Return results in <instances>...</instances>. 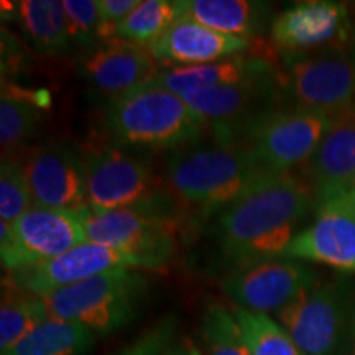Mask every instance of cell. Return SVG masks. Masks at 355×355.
<instances>
[{
    "mask_svg": "<svg viewBox=\"0 0 355 355\" xmlns=\"http://www.w3.org/2000/svg\"><path fill=\"white\" fill-rule=\"evenodd\" d=\"M354 109H355V107H354Z\"/></svg>",
    "mask_w": 355,
    "mask_h": 355,
    "instance_id": "cell-37",
    "label": "cell"
},
{
    "mask_svg": "<svg viewBox=\"0 0 355 355\" xmlns=\"http://www.w3.org/2000/svg\"><path fill=\"white\" fill-rule=\"evenodd\" d=\"M158 71L148 48L119 38L96 44L79 60V74L107 101L152 81Z\"/></svg>",
    "mask_w": 355,
    "mask_h": 355,
    "instance_id": "cell-17",
    "label": "cell"
},
{
    "mask_svg": "<svg viewBox=\"0 0 355 355\" xmlns=\"http://www.w3.org/2000/svg\"><path fill=\"white\" fill-rule=\"evenodd\" d=\"M148 50L158 64L183 68L243 55L252 50V42L219 33L183 15Z\"/></svg>",
    "mask_w": 355,
    "mask_h": 355,
    "instance_id": "cell-18",
    "label": "cell"
},
{
    "mask_svg": "<svg viewBox=\"0 0 355 355\" xmlns=\"http://www.w3.org/2000/svg\"><path fill=\"white\" fill-rule=\"evenodd\" d=\"M84 242V211L32 206L13 224L0 220V255L6 272L56 259Z\"/></svg>",
    "mask_w": 355,
    "mask_h": 355,
    "instance_id": "cell-10",
    "label": "cell"
},
{
    "mask_svg": "<svg viewBox=\"0 0 355 355\" xmlns=\"http://www.w3.org/2000/svg\"><path fill=\"white\" fill-rule=\"evenodd\" d=\"M176 318L166 316L114 355H168L176 344Z\"/></svg>",
    "mask_w": 355,
    "mask_h": 355,
    "instance_id": "cell-31",
    "label": "cell"
},
{
    "mask_svg": "<svg viewBox=\"0 0 355 355\" xmlns=\"http://www.w3.org/2000/svg\"><path fill=\"white\" fill-rule=\"evenodd\" d=\"M278 74H282V69L273 60L248 51L214 63L159 69L153 79L163 87L181 96L193 89L234 86Z\"/></svg>",
    "mask_w": 355,
    "mask_h": 355,
    "instance_id": "cell-19",
    "label": "cell"
},
{
    "mask_svg": "<svg viewBox=\"0 0 355 355\" xmlns=\"http://www.w3.org/2000/svg\"><path fill=\"white\" fill-rule=\"evenodd\" d=\"M44 319H48V313L42 296L3 283L0 306V354H6L19 344Z\"/></svg>",
    "mask_w": 355,
    "mask_h": 355,
    "instance_id": "cell-25",
    "label": "cell"
},
{
    "mask_svg": "<svg viewBox=\"0 0 355 355\" xmlns=\"http://www.w3.org/2000/svg\"><path fill=\"white\" fill-rule=\"evenodd\" d=\"M175 198L148 206L96 212L84 209L86 242L128 252L145 263V268L166 266L178 254L180 219Z\"/></svg>",
    "mask_w": 355,
    "mask_h": 355,
    "instance_id": "cell-6",
    "label": "cell"
},
{
    "mask_svg": "<svg viewBox=\"0 0 355 355\" xmlns=\"http://www.w3.org/2000/svg\"><path fill=\"white\" fill-rule=\"evenodd\" d=\"M141 0H97L101 21V43L115 38V28L139 7Z\"/></svg>",
    "mask_w": 355,
    "mask_h": 355,
    "instance_id": "cell-32",
    "label": "cell"
},
{
    "mask_svg": "<svg viewBox=\"0 0 355 355\" xmlns=\"http://www.w3.org/2000/svg\"><path fill=\"white\" fill-rule=\"evenodd\" d=\"M201 336L206 355H250L237 318L219 303L204 311Z\"/></svg>",
    "mask_w": 355,
    "mask_h": 355,
    "instance_id": "cell-28",
    "label": "cell"
},
{
    "mask_svg": "<svg viewBox=\"0 0 355 355\" xmlns=\"http://www.w3.org/2000/svg\"><path fill=\"white\" fill-rule=\"evenodd\" d=\"M288 104L336 121L355 107V66L349 44L301 55H282Z\"/></svg>",
    "mask_w": 355,
    "mask_h": 355,
    "instance_id": "cell-9",
    "label": "cell"
},
{
    "mask_svg": "<svg viewBox=\"0 0 355 355\" xmlns=\"http://www.w3.org/2000/svg\"><path fill=\"white\" fill-rule=\"evenodd\" d=\"M102 128L110 144L122 148L173 153L201 144L209 125L183 97L152 79L107 101Z\"/></svg>",
    "mask_w": 355,
    "mask_h": 355,
    "instance_id": "cell-2",
    "label": "cell"
},
{
    "mask_svg": "<svg viewBox=\"0 0 355 355\" xmlns=\"http://www.w3.org/2000/svg\"><path fill=\"white\" fill-rule=\"evenodd\" d=\"M354 355H355V352H354Z\"/></svg>",
    "mask_w": 355,
    "mask_h": 355,
    "instance_id": "cell-36",
    "label": "cell"
},
{
    "mask_svg": "<svg viewBox=\"0 0 355 355\" xmlns=\"http://www.w3.org/2000/svg\"><path fill=\"white\" fill-rule=\"evenodd\" d=\"M17 19L25 37L42 55H64L73 46L60 0H21L17 3Z\"/></svg>",
    "mask_w": 355,
    "mask_h": 355,
    "instance_id": "cell-22",
    "label": "cell"
},
{
    "mask_svg": "<svg viewBox=\"0 0 355 355\" xmlns=\"http://www.w3.org/2000/svg\"><path fill=\"white\" fill-rule=\"evenodd\" d=\"M283 257L355 273V206L334 199L318 204L314 219L296 234Z\"/></svg>",
    "mask_w": 355,
    "mask_h": 355,
    "instance_id": "cell-16",
    "label": "cell"
},
{
    "mask_svg": "<svg viewBox=\"0 0 355 355\" xmlns=\"http://www.w3.org/2000/svg\"><path fill=\"white\" fill-rule=\"evenodd\" d=\"M168 355H202L201 350L198 349V345L189 339H183L181 343H178L173 345Z\"/></svg>",
    "mask_w": 355,
    "mask_h": 355,
    "instance_id": "cell-34",
    "label": "cell"
},
{
    "mask_svg": "<svg viewBox=\"0 0 355 355\" xmlns=\"http://www.w3.org/2000/svg\"><path fill=\"white\" fill-rule=\"evenodd\" d=\"M122 268L139 270L145 268V263L139 257L119 248L84 242L56 259L7 272L3 283L32 295L46 296L97 275Z\"/></svg>",
    "mask_w": 355,
    "mask_h": 355,
    "instance_id": "cell-13",
    "label": "cell"
},
{
    "mask_svg": "<svg viewBox=\"0 0 355 355\" xmlns=\"http://www.w3.org/2000/svg\"><path fill=\"white\" fill-rule=\"evenodd\" d=\"M40 127V110L32 99L12 86L2 87L0 97V145L2 158L20 157Z\"/></svg>",
    "mask_w": 355,
    "mask_h": 355,
    "instance_id": "cell-24",
    "label": "cell"
},
{
    "mask_svg": "<svg viewBox=\"0 0 355 355\" xmlns=\"http://www.w3.org/2000/svg\"><path fill=\"white\" fill-rule=\"evenodd\" d=\"M316 209L314 191L296 173H272L217 216V242L230 265L285 255L298 225Z\"/></svg>",
    "mask_w": 355,
    "mask_h": 355,
    "instance_id": "cell-1",
    "label": "cell"
},
{
    "mask_svg": "<svg viewBox=\"0 0 355 355\" xmlns=\"http://www.w3.org/2000/svg\"><path fill=\"white\" fill-rule=\"evenodd\" d=\"M318 283V273L306 261L275 257L232 268L222 279L225 296L237 309L278 314Z\"/></svg>",
    "mask_w": 355,
    "mask_h": 355,
    "instance_id": "cell-11",
    "label": "cell"
},
{
    "mask_svg": "<svg viewBox=\"0 0 355 355\" xmlns=\"http://www.w3.org/2000/svg\"><path fill=\"white\" fill-rule=\"evenodd\" d=\"M94 340L81 324L48 318L2 355H87Z\"/></svg>",
    "mask_w": 355,
    "mask_h": 355,
    "instance_id": "cell-23",
    "label": "cell"
},
{
    "mask_svg": "<svg viewBox=\"0 0 355 355\" xmlns=\"http://www.w3.org/2000/svg\"><path fill=\"white\" fill-rule=\"evenodd\" d=\"M33 206L53 209H87L83 157L73 146L50 141L33 146L21 158Z\"/></svg>",
    "mask_w": 355,
    "mask_h": 355,
    "instance_id": "cell-15",
    "label": "cell"
},
{
    "mask_svg": "<svg viewBox=\"0 0 355 355\" xmlns=\"http://www.w3.org/2000/svg\"><path fill=\"white\" fill-rule=\"evenodd\" d=\"M352 7L334 0L293 3L270 25V37L282 55H301L349 44Z\"/></svg>",
    "mask_w": 355,
    "mask_h": 355,
    "instance_id": "cell-14",
    "label": "cell"
},
{
    "mask_svg": "<svg viewBox=\"0 0 355 355\" xmlns=\"http://www.w3.org/2000/svg\"><path fill=\"white\" fill-rule=\"evenodd\" d=\"M86 178L87 209H130L173 198L152 166L139 155L114 144L79 150Z\"/></svg>",
    "mask_w": 355,
    "mask_h": 355,
    "instance_id": "cell-7",
    "label": "cell"
},
{
    "mask_svg": "<svg viewBox=\"0 0 355 355\" xmlns=\"http://www.w3.org/2000/svg\"><path fill=\"white\" fill-rule=\"evenodd\" d=\"M349 51H350V56H352V61H354V66H355V6L352 7V30H350Z\"/></svg>",
    "mask_w": 355,
    "mask_h": 355,
    "instance_id": "cell-35",
    "label": "cell"
},
{
    "mask_svg": "<svg viewBox=\"0 0 355 355\" xmlns=\"http://www.w3.org/2000/svg\"><path fill=\"white\" fill-rule=\"evenodd\" d=\"M181 97L212 128L219 144H227L260 115L288 104L282 74L234 86L193 89Z\"/></svg>",
    "mask_w": 355,
    "mask_h": 355,
    "instance_id": "cell-12",
    "label": "cell"
},
{
    "mask_svg": "<svg viewBox=\"0 0 355 355\" xmlns=\"http://www.w3.org/2000/svg\"><path fill=\"white\" fill-rule=\"evenodd\" d=\"M183 15L216 32L252 42L272 25V8L252 0H184Z\"/></svg>",
    "mask_w": 355,
    "mask_h": 355,
    "instance_id": "cell-21",
    "label": "cell"
},
{
    "mask_svg": "<svg viewBox=\"0 0 355 355\" xmlns=\"http://www.w3.org/2000/svg\"><path fill=\"white\" fill-rule=\"evenodd\" d=\"M331 199H334V201L350 204V206H355V175L350 178L349 181H345L343 186H339V188L327 194L326 198H322L321 201L316 202V206H318V204L324 202V201H331Z\"/></svg>",
    "mask_w": 355,
    "mask_h": 355,
    "instance_id": "cell-33",
    "label": "cell"
},
{
    "mask_svg": "<svg viewBox=\"0 0 355 355\" xmlns=\"http://www.w3.org/2000/svg\"><path fill=\"white\" fill-rule=\"evenodd\" d=\"M268 175L245 146L201 141L168 155L165 186L176 202L209 216L219 214Z\"/></svg>",
    "mask_w": 355,
    "mask_h": 355,
    "instance_id": "cell-3",
    "label": "cell"
},
{
    "mask_svg": "<svg viewBox=\"0 0 355 355\" xmlns=\"http://www.w3.org/2000/svg\"><path fill=\"white\" fill-rule=\"evenodd\" d=\"M250 355H304L282 324L266 314L234 311Z\"/></svg>",
    "mask_w": 355,
    "mask_h": 355,
    "instance_id": "cell-27",
    "label": "cell"
},
{
    "mask_svg": "<svg viewBox=\"0 0 355 355\" xmlns=\"http://www.w3.org/2000/svg\"><path fill=\"white\" fill-rule=\"evenodd\" d=\"M148 279L137 270H112L42 296L48 318L81 324L96 336L121 331L139 316Z\"/></svg>",
    "mask_w": 355,
    "mask_h": 355,
    "instance_id": "cell-5",
    "label": "cell"
},
{
    "mask_svg": "<svg viewBox=\"0 0 355 355\" xmlns=\"http://www.w3.org/2000/svg\"><path fill=\"white\" fill-rule=\"evenodd\" d=\"M332 123L326 114L283 104L257 117L227 144L245 146L266 171L291 173L316 152Z\"/></svg>",
    "mask_w": 355,
    "mask_h": 355,
    "instance_id": "cell-8",
    "label": "cell"
},
{
    "mask_svg": "<svg viewBox=\"0 0 355 355\" xmlns=\"http://www.w3.org/2000/svg\"><path fill=\"white\" fill-rule=\"evenodd\" d=\"M180 17H183V2L141 0L139 7L117 25L115 38L150 48Z\"/></svg>",
    "mask_w": 355,
    "mask_h": 355,
    "instance_id": "cell-26",
    "label": "cell"
},
{
    "mask_svg": "<svg viewBox=\"0 0 355 355\" xmlns=\"http://www.w3.org/2000/svg\"><path fill=\"white\" fill-rule=\"evenodd\" d=\"M63 8L71 43L86 51L101 43L97 0H63Z\"/></svg>",
    "mask_w": 355,
    "mask_h": 355,
    "instance_id": "cell-30",
    "label": "cell"
},
{
    "mask_svg": "<svg viewBox=\"0 0 355 355\" xmlns=\"http://www.w3.org/2000/svg\"><path fill=\"white\" fill-rule=\"evenodd\" d=\"M277 321L304 355H354L355 283L349 277L318 282Z\"/></svg>",
    "mask_w": 355,
    "mask_h": 355,
    "instance_id": "cell-4",
    "label": "cell"
},
{
    "mask_svg": "<svg viewBox=\"0 0 355 355\" xmlns=\"http://www.w3.org/2000/svg\"><path fill=\"white\" fill-rule=\"evenodd\" d=\"M300 175L313 188L316 202L355 175V109L336 119Z\"/></svg>",
    "mask_w": 355,
    "mask_h": 355,
    "instance_id": "cell-20",
    "label": "cell"
},
{
    "mask_svg": "<svg viewBox=\"0 0 355 355\" xmlns=\"http://www.w3.org/2000/svg\"><path fill=\"white\" fill-rule=\"evenodd\" d=\"M32 206V191H30L21 158H2V165H0V219L7 224H13Z\"/></svg>",
    "mask_w": 355,
    "mask_h": 355,
    "instance_id": "cell-29",
    "label": "cell"
}]
</instances>
